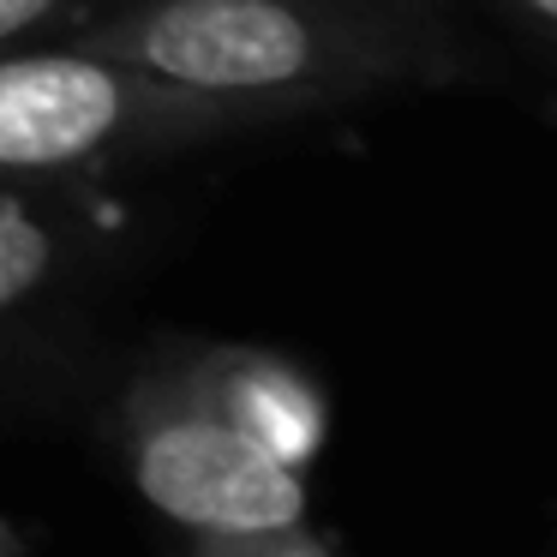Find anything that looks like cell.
I'll use <instances>...</instances> for the list:
<instances>
[{"instance_id":"cell-5","label":"cell","mask_w":557,"mask_h":557,"mask_svg":"<svg viewBox=\"0 0 557 557\" xmlns=\"http://www.w3.org/2000/svg\"><path fill=\"white\" fill-rule=\"evenodd\" d=\"M42 276H49V234L25 210L0 205V312L25 300Z\"/></svg>"},{"instance_id":"cell-7","label":"cell","mask_w":557,"mask_h":557,"mask_svg":"<svg viewBox=\"0 0 557 557\" xmlns=\"http://www.w3.org/2000/svg\"><path fill=\"white\" fill-rule=\"evenodd\" d=\"M49 7H54V0H0V37H13V30L37 25Z\"/></svg>"},{"instance_id":"cell-8","label":"cell","mask_w":557,"mask_h":557,"mask_svg":"<svg viewBox=\"0 0 557 557\" xmlns=\"http://www.w3.org/2000/svg\"><path fill=\"white\" fill-rule=\"evenodd\" d=\"M0 557H30V540H25V533H18L7 516H0Z\"/></svg>"},{"instance_id":"cell-6","label":"cell","mask_w":557,"mask_h":557,"mask_svg":"<svg viewBox=\"0 0 557 557\" xmlns=\"http://www.w3.org/2000/svg\"><path fill=\"white\" fill-rule=\"evenodd\" d=\"M186 557H342L330 540H318L312 528L288 533H252V540H193Z\"/></svg>"},{"instance_id":"cell-3","label":"cell","mask_w":557,"mask_h":557,"mask_svg":"<svg viewBox=\"0 0 557 557\" xmlns=\"http://www.w3.org/2000/svg\"><path fill=\"white\" fill-rule=\"evenodd\" d=\"M121 121V90L90 61H13L0 66V162L54 169L85 157Z\"/></svg>"},{"instance_id":"cell-4","label":"cell","mask_w":557,"mask_h":557,"mask_svg":"<svg viewBox=\"0 0 557 557\" xmlns=\"http://www.w3.org/2000/svg\"><path fill=\"white\" fill-rule=\"evenodd\" d=\"M258 449L282 461V468L306 473L324 449V432H330V408L300 372L276 360H234L222 377L198 384Z\"/></svg>"},{"instance_id":"cell-2","label":"cell","mask_w":557,"mask_h":557,"mask_svg":"<svg viewBox=\"0 0 557 557\" xmlns=\"http://www.w3.org/2000/svg\"><path fill=\"white\" fill-rule=\"evenodd\" d=\"M312 54L306 25L276 0H174L145 30V61L181 85L264 90Z\"/></svg>"},{"instance_id":"cell-9","label":"cell","mask_w":557,"mask_h":557,"mask_svg":"<svg viewBox=\"0 0 557 557\" xmlns=\"http://www.w3.org/2000/svg\"><path fill=\"white\" fill-rule=\"evenodd\" d=\"M533 7H540V13H552V18H557V0H533Z\"/></svg>"},{"instance_id":"cell-1","label":"cell","mask_w":557,"mask_h":557,"mask_svg":"<svg viewBox=\"0 0 557 557\" xmlns=\"http://www.w3.org/2000/svg\"><path fill=\"white\" fill-rule=\"evenodd\" d=\"M126 473L138 497L186 540H252L306 528V473L258 449L205 389L150 396L126 432Z\"/></svg>"}]
</instances>
